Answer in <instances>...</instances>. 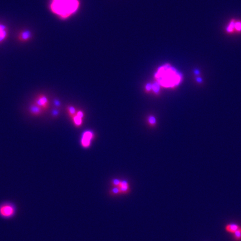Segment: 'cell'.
Segmentation results:
<instances>
[{"label":"cell","instance_id":"14","mask_svg":"<svg viewBox=\"0 0 241 241\" xmlns=\"http://www.w3.org/2000/svg\"><path fill=\"white\" fill-rule=\"evenodd\" d=\"M68 111L69 113L71 116H72V117L76 115V109L73 107H68Z\"/></svg>","mask_w":241,"mask_h":241},{"label":"cell","instance_id":"8","mask_svg":"<svg viewBox=\"0 0 241 241\" xmlns=\"http://www.w3.org/2000/svg\"><path fill=\"white\" fill-rule=\"evenodd\" d=\"M92 137H93V134L92 132L89 131L86 132L83 134V136L81 139V142L82 145L85 147L89 146L91 142V140L92 139Z\"/></svg>","mask_w":241,"mask_h":241},{"label":"cell","instance_id":"9","mask_svg":"<svg viewBox=\"0 0 241 241\" xmlns=\"http://www.w3.org/2000/svg\"><path fill=\"white\" fill-rule=\"evenodd\" d=\"M8 29L7 26L0 23V44L3 42L8 37Z\"/></svg>","mask_w":241,"mask_h":241},{"label":"cell","instance_id":"7","mask_svg":"<svg viewBox=\"0 0 241 241\" xmlns=\"http://www.w3.org/2000/svg\"><path fill=\"white\" fill-rule=\"evenodd\" d=\"M44 111L43 110L42 108L40 107L37 105H35L34 103H32L29 108V112L32 116H39L42 115Z\"/></svg>","mask_w":241,"mask_h":241},{"label":"cell","instance_id":"1","mask_svg":"<svg viewBox=\"0 0 241 241\" xmlns=\"http://www.w3.org/2000/svg\"><path fill=\"white\" fill-rule=\"evenodd\" d=\"M155 78L160 86L174 88L180 84L183 80V76L170 64H166L157 69Z\"/></svg>","mask_w":241,"mask_h":241},{"label":"cell","instance_id":"4","mask_svg":"<svg viewBox=\"0 0 241 241\" xmlns=\"http://www.w3.org/2000/svg\"><path fill=\"white\" fill-rule=\"evenodd\" d=\"M113 185L114 187L118 188L120 191V195L127 194L130 191V185L126 181H120L115 179L113 181Z\"/></svg>","mask_w":241,"mask_h":241},{"label":"cell","instance_id":"2","mask_svg":"<svg viewBox=\"0 0 241 241\" xmlns=\"http://www.w3.org/2000/svg\"><path fill=\"white\" fill-rule=\"evenodd\" d=\"M80 6L79 0H51V12L62 20L67 19L76 13Z\"/></svg>","mask_w":241,"mask_h":241},{"label":"cell","instance_id":"12","mask_svg":"<svg viewBox=\"0 0 241 241\" xmlns=\"http://www.w3.org/2000/svg\"><path fill=\"white\" fill-rule=\"evenodd\" d=\"M234 24H235V21L234 20H232L230 22V24H229L228 27H227V31L228 32H232L234 31Z\"/></svg>","mask_w":241,"mask_h":241},{"label":"cell","instance_id":"6","mask_svg":"<svg viewBox=\"0 0 241 241\" xmlns=\"http://www.w3.org/2000/svg\"><path fill=\"white\" fill-rule=\"evenodd\" d=\"M32 32L28 30H25L19 32L18 39L21 42H27L32 39Z\"/></svg>","mask_w":241,"mask_h":241},{"label":"cell","instance_id":"11","mask_svg":"<svg viewBox=\"0 0 241 241\" xmlns=\"http://www.w3.org/2000/svg\"><path fill=\"white\" fill-rule=\"evenodd\" d=\"M232 237L234 241H241V227L237 231L232 234Z\"/></svg>","mask_w":241,"mask_h":241},{"label":"cell","instance_id":"3","mask_svg":"<svg viewBox=\"0 0 241 241\" xmlns=\"http://www.w3.org/2000/svg\"><path fill=\"white\" fill-rule=\"evenodd\" d=\"M17 213V207L13 202H3L0 203V218L4 219L13 218Z\"/></svg>","mask_w":241,"mask_h":241},{"label":"cell","instance_id":"15","mask_svg":"<svg viewBox=\"0 0 241 241\" xmlns=\"http://www.w3.org/2000/svg\"><path fill=\"white\" fill-rule=\"evenodd\" d=\"M149 122H150V123L151 124V125H153V124H154V123H155V118H154L153 117H151V118H150Z\"/></svg>","mask_w":241,"mask_h":241},{"label":"cell","instance_id":"10","mask_svg":"<svg viewBox=\"0 0 241 241\" xmlns=\"http://www.w3.org/2000/svg\"><path fill=\"white\" fill-rule=\"evenodd\" d=\"M239 228H240V226L239 224L236 223H230V224H227L225 225V230L228 233L233 234L236 231H237Z\"/></svg>","mask_w":241,"mask_h":241},{"label":"cell","instance_id":"13","mask_svg":"<svg viewBox=\"0 0 241 241\" xmlns=\"http://www.w3.org/2000/svg\"><path fill=\"white\" fill-rule=\"evenodd\" d=\"M234 29L236 31L241 32V21H236L234 24Z\"/></svg>","mask_w":241,"mask_h":241},{"label":"cell","instance_id":"5","mask_svg":"<svg viewBox=\"0 0 241 241\" xmlns=\"http://www.w3.org/2000/svg\"><path fill=\"white\" fill-rule=\"evenodd\" d=\"M34 103L42 108L43 110H48L49 107V101L45 95H40L35 100Z\"/></svg>","mask_w":241,"mask_h":241}]
</instances>
